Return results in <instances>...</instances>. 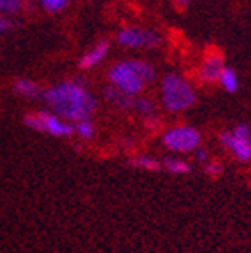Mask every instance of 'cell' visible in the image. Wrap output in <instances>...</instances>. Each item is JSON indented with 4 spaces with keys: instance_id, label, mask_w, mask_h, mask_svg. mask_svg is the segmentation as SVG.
<instances>
[{
    "instance_id": "3",
    "label": "cell",
    "mask_w": 251,
    "mask_h": 253,
    "mask_svg": "<svg viewBox=\"0 0 251 253\" xmlns=\"http://www.w3.org/2000/svg\"><path fill=\"white\" fill-rule=\"evenodd\" d=\"M25 125L36 132H44V134L55 135V137H69L74 132V125L63 120L56 113H47V111H39L25 116Z\"/></svg>"
},
{
    "instance_id": "10",
    "label": "cell",
    "mask_w": 251,
    "mask_h": 253,
    "mask_svg": "<svg viewBox=\"0 0 251 253\" xmlns=\"http://www.w3.org/2000/svg\"><path fill=\"white\" fill-rule=\"evenodd\" d=\"M12 88H14L16 93L25 97V99H37V97L41 95L37 83H34V81H30V79H27V78L16 79Z\"/></svg>"
},
{
    "instance_id": "9",
    "label": "cell",
    "mask_w": 251,
    "mask_h": 253,
    "mask_svg": "<svg viewBox=\"0 0 251 253\" xmlns=\"http://www.w3.org/2000/svg\"><path fill=\"white\" fill-rule=\"evenodd\" d=\"M107 53H109V42H107V41H100V42H97L93 47H91L90 51H86L81 56V60H79V67L93 69L95 65H98V63L106 58Z\"/></svg>"
},
{
    "instance_id": "19",
    "label": "cell",
    "mask_w": 251,
    "mask_h": 253,
    "mask_svg": "<svg viewBox=\"0 0 251 253\" xmlns=\"http://www.w3.org/2000/svg\"><path fill=\"white\" fill-rule=\"evenodd\" d=\"M204 170H206V174H209V176H220L221 166L218 162H208L204 166Z\"/></svg>"
},
{
    "instance_id": "20",
    "label": "cell",
    "mask_w": 251,
    "mask_h": 253,
    "mask_svg": "<svg viewBox=\"0 0 251 253\" xmlns=\"http://www.w3.org/2000/svg\"><path fill=\"white\" fill-rule=\"evenodd\" d=\"M9 28H11V21L5 18L2 12H0V34H4V32H7Z\"/></svg>"
},
{
    "instance_id": "4",
    "label": "cell",
    "mask_w": 251,
    "mask_h": 253,
    "mask_svg": "<svg viewBox=\"0 0 251 253\" xmlns=\"http://www.w3.org/2000/svg\"><path fill=\"white\" fill-rule=\"evenodd\" d=\"M109 81L113 86H116L125 95H137L144 88V81L132 69L128 60L126 62L114 63L113 67L109 69Z\"/></svg>"
},
{
    "instance_id": "22",
    "label": "cell",
    "mask_w": 251,
    "mask_h": 253,
    "mask_svg": "<svg viewBox=\"0 0 251 253\" xmlns=\"http://www.w3.org/2000/svg\"><path fill=\"white\" fill-rule=\"evenodd\" d=\"M190 0H174V4L177 5V7H186L188 5Z\"/></svg>"
},
{
    "instance_id": "5",
    "label": "cell",
    "mask_w": 251,
    "mask_h": 253,
    "mask_svg": "<svg viewBox=\"0 0 251 253\" xmlns=\"http://www.w3.org/2000/svg\"><path fill=\"white\" fill-rule=\"evenodd\" d=\"M165 148L177 153H188L195 151L200 144V134L193 126H174L165 132L164 135Z\"/></svg>"
},
{
    "instance_id": "1",
    "label": "cell",
    "mask_w": 251,
    "mask_h": 253,
    "mask_svg": "<svg viewBox=\"0 0 251 253\" xmlns=\"http://www.w3.org/2000/svg\"><path fill=\"white\" fill-rule=\"evenodd\" d=\"M42 99L53 113L67 122H79L90 118L97 109L95 97L78 81H63L60 84L44 90Z\"/></svg>"
},
{
    "instance_id": "18",
    "label": "cell",
    "mask_w": 251,
    "mask_h": 253,
    "mask_svg": "<svg viewBox=\"0 0 251 253\" xmlns=\"http://www.w3.org/2000/svg\"><path fill=\"white\" fill-rule=\"evenodd\" d=\"M41 5H42L46 11L49 12H60L67 7V2L69 0H39Z\"/></svg>"
},
{
    "instance_id": "2",
    "label": "cell",
    "mask_w": 251,
    "mask_h": 253,
    "mask_svg": "<svg viewBox=\"0 0 251 253\" xmlns=\"http://www.w3.org/2000/svg\"><path fill=\"white\" fill-rule=\"evenodd\" d=\"M162 100L164 106L169 111H185L193 106L197 100V95L190 83L177 74H167L162 81Z\"/></svg>"
},
{
    "instance_id": "13",
    "label": "cell",
    "mask_w": 251,
    "mask_h": 253,
    "mask_svg": "<svg viewBox=\"0 0 251 253\" xmlns=\"http://www.w3.org/2000/svg\"><path fill=\"white\" fill-rule=\"evenodd\" d=\"M165 170H169L170 174H188L192 170L188 162L185 160H177V158H167L164 162Z\"/></svg>"
},
{
    "instance_id": "6",
    "label": "cell",
    "mask_w": 251,
    "mask_h": 253,
    "mask_svg": "<svg viewBox=\"0 0 251 253\" xmlns=\"http://www.w3.org/2000/svg\"><path fill=\"white\" fill-rule=\"evenodd\" d=\"M221 144L236 155V158L248 162L251 160V128L248 125H237L232 132L220 135Z\"/></svg>"
},
{
    "instance_id": "14",
    "label": "cell",
    "mask_w": 251,
    "mask_h": 253,
    "mask_svg": "<svg viewBox=\"0 0 251 253\" xmlns=\"http://www.w3.org/2000/svg\"><path fill=\"white\" fill-rule=\"evenodd\" d=\"M130 166L139 167V169H146V170H158L160 169L158 160H155V158L149 157V155H142V157L132 158V160H130Z\"/></svg>"
},
{
    "instance_id": "17",
    "label": "cell",
    "mask_w": 251,
    "mask_h": 253,
    "mask_svg": "<svg viewBox=\"0 0 251 253\" xmlns=\"http://www.w3.org/2000/svg\"><path fill=\"white\" fill-rule=\"evenodd\" d=\"M21 9V0H0V12L2 14H16Z\"/></svg>"
},
{
    "instance_id": "12",
    "label": "cell",
    "mask_w": 251,
    "mask_h": 253,
    "mask_svg": "<svg viewBox=\"0 0 251 253\" xmlns=\"http://www.w3.org/2000/svg\"><path fill=\"white\" fill-rule=\"evenodd\" d=\"M128 63L132 65V69L137 72V76L144 81V83L153 81L155 76H157V71H155L148 62H141V60H128Z\"/></svg>"
},
{
    "instance_id": "21",
    "label": "cell",
    "mask_w": 251,
    "mask_h": 253,
    "mask_svg": "<svg viewBox=\"0 0 251 253\" xmlns=\"http://www.w3.org/2000/svg\"><path fill=\"white\" fill-rule=\"evenodd\" d=\"M206 157H208V153H206V150H197V158H199L200 162H204Z\"/></svg>"
},
{
    "instance_id": "16",
    "label": "cell",
    "mask_w": 251,
    "mask_h": 253,
    "mask_svg": "<svg viewBox=\"0 0 251 253\" xmlns=\"http://www.w3.org/2000/svg\"><path fill=\"white\" fill-rule=\"evenodd\" d=\"M132 111H137L139 115H144V116H153L155 106L149 99H139V97H135V99H133Z\"/></svg>"
},
{
    "instance_id": "11",
    "label": "cell",
    "mask_w": 251,
    "mask_h": 253,
    "mask_svg": "<svg viewBox=\"0 0 251 253\" xmlns=\"http://www.w3.org/2000/svg\"><path fill=\"white\" fill-rule=\"evenodd\" d=\"M218 81L221 83L223 90L228 91V93H234V91H237V88H239V79H237V74H236V71L230 69V67H223V71H221Z\"/></svg>"
},
{
    "instance_id": "7",
    "label": "cell",
    "mask_w": 251,
    "mask_h": 253,
    "mask_svg": "<svg viewBox=\"0 0 251 253\" xmlns=\"http://www.w3.org/2000/svg\"><path fill=\"white\" fill-rule=\"evenodd\" d=\"M118 42L125 47H157L160 46L162 37L153 30H141V28L128 27L118 32Z\"/></svg>"
},
{
    "instance_id": "15",
    "label": "cell",
    "mask_w": 251,
    "mask_h": 253,
    "mask_svg": "<svg viewBox=\"0 0 251 253\" xmlns=\"http://www.w3.org/2000/svg\"><path fill=\"white\" fill-rule=\"evenodd\" d=\"M74 132L78 135H81L83 139H91L95 134V126L90 118H84V120H79V122L74 123Z\"/></svg>"
},
{
    "instance_id": "8",
    "label": "cell",
    "mask_w": 251,
    "mask_h": 253,
    "mask_svg": "<svg viewBox=\"0 0 251 253\" xmlns=\"http://www.w3.org/2000/svg\"><path fill=\"white\" fill-rule=\"evenodd\" d=\"M223 60H221L220 55H209L208 58L204 60L202 67L199 71V78L204 81V83H214L220 78L221 71H223Z\"/></svg>"
}]
</instances>
